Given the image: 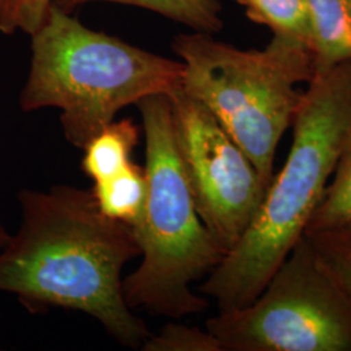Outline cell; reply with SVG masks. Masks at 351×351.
Masks as SVG:
<instances>
[{"label":"cell","mask_w":351,"mask_h":351,"mask_svg":"<svg viewBox=\"0 0 351 351\" xmlns=\"http://www.w3.org/2000/svg\"><path fill=\"white\" fill-rule=\"evenodd\" d=\"M21 226L0 250V291L32 313L81 311L121 345L136 349L150 333L123 293L121 274L141 255L132 226L99 211L91 190L56 185L17 194Z\"/></svg>","instance_id":"cell-1"},{"label":"cell","mask_w":351,"mask_h":351,"mask_svg":"<svg viewBox=\"0 0 351 351\" xmlns=\"http://www.w3.org/2000/svg\"><path fill=\"white\" fill-rule=\"evenodd\" d=\"M293 121L288 159L274 175L258 213L199 293L219 313L250 304L304 236L351 129V60L315 73Z\"/></svg>","instance_id":"cell-2"},{"label":"cell","mask_w":351,"mask_h":351,"mask_svg":"<svg viewBox=\"0 0 351 351\" xmlns=\"http://www.w3.org/2000/svg\"><path fill=\"white\" fill-rule=\"evenodd\" d=\"M30 37L20 107L24 112L60 110L65 139L80 150L123 108L182 86L180 60L90 29L53 4Z\"/></svg>","instance_id":"cell-3"},{"label":"cell","mask_w":351,"mask_h":351,"mask_svg":"<svg viewBox=\"0 0 351 351\" xmlns=\"http://www.w3.org/2000/svg\"><path fill=\"white\" fill-rule=\"evenodd\" d=\"M146 142L147 195L133 226L142 262L123 280L132 310L181 319L210 306L191 284L210 274L226 252L197 213L176 146L169 95H150L137 104Z\"/></svg>","instance_id":"cell-4"},{"label":"cell","mask_w":351,"mask_h":351,"mask_svg":"<svg viewBox=\"0 0 351 351\" xmlns=\"http://www.w3.org/2000/svg\"><path fill=\"white\" fill-rule=\"evenodd\" d=\"M172 50L184 64L182 90L201 101L247 154L268 188L280 141L291 128L315 75L310 49L274 36L263 50H241L213 34H178Z\"/></svg>","instance_id":"cell-5"},{"label":"cell","mask_w":351,"mask_h":351,"mask_svg":"<svg viewBox=\"0 0 351 351\" xmlns=\"http://www.w3.org/2000/svg\"><path fill=\"white\" fill-rule=\"evenodd\" d=\"M206 329L223 351H351V304L303 236L250 304Z\"/></svg>","instance_id":"cell-6"},{"label":"cell","mask_w":351,"mask_h":351,"mask_svg":"<svg viewBox=\"0 0 351 351\" xmlns=\"http://www.w3.org/2000/svg\"><path fill=\"white\" fill-rule=\"evenodd\" d=\"M176 146L197 213L220 247H234L267 186L247 154L201 101L182 88L169 95Z\"/></svg>","instance_id":"cell-7"},{"label":"cell","mask_w":351,"mask_h":351,"mask_svg":"<svg viewBox=\"0 0 351 351\" xmlns=\"http://www.w3.org/2000/svg\"><path fill=\"white\" fill-rule=\"evenodd\" d=\"M315 73L351 60V0H306Z\"/></svg>","instance_id":"cell-8"},{"label":"cell","mask_w":351,"mask_h":351,"mask_svg":"<svg viewBox=\"0 0 351 351\" xmlns=\"http://www.w3.org/2000/svg\"><path fill=\"white\" fill-rule=\"evenodd\" d=\"M139 142V126L132 119L113 120L82 149L81 168L93 182L117 175L132 160Z\"/></svg>","instance_id":"cell-9"},{"label":"cell","mask_w":351,"mask_h":351,"mask_svg":"<svg viewBox=\"0 0 351 351\" xmlns=\"http://www.w3.org/2000/svg\"><path fill=\"white\" fill-rule=\"evenodd\" d=\"M91 194L104 216L133 228L141 219L147 195L145 168L130 163L117 175L93 182Z\"/></svg>","instance_id":"cell-10"},{"label":"cell","mask_w":351,"mask_h":351,"mask_svg":"<svg viewBox=\"0 0 351 351\" xmlns=\"http://www.w3.org/2000/svg\"><path fill=\"white\" fill-rule=\"evenodd\" d=\"M94 1H107L133 5L158 13L165 19L186 26L193 32L213 34L224 25L219 0H52V4L65 12H72Z\"/></svg>","instance_id":"cell-11"},{"label":"cell","mask_w":351,"mask_h":351,"mask_svg":"<svg viewBox=\"0 0 351 351\" xmlns=\"http://www.w3.org/2000/svg\"><path fill=\"white\" fill-rule=\"evenodd\" d=\"M251 21L267 26L274 36L290 38L310 49V24L306 0H234Z\"/></svg>","instance_id":"cell-12"},{"label":"cell","mask_w":351,"mask_h":351,"mask_svg":"<svg viewBox=\"0 0 351 351\" xmlns=\"http://www.w3.org/2000/svg\"><path fill=\"white\" fill-rule=\"evenodd\" d=\"M351 221V129L339 154L332 181L311 216L304 233Z\"/></svg>","instance_id":"cell-13"},{"label":"cell","mask_w":351,"mask_h":351,"mask_svg":"<svg viewBox=\"0 0 351 351\" xmlns=\"http://www.w3.org/2000/svg\"><path fill=\"white\" fill-rule=\"evenodd\" d=\"M304 236L351 304V221Z\"/></svg>","instance_id":"cell-14"},{"label":"cell","mask_w":351,"mask_h":351,"mask_svg":"<svg viewBox=\"0 0 351 351\" xmlns=\"http://www.w3.org/2000/svg\"><path fill=\"white\" fill-rule=\"evenodd\" d=\"M143 351H223L219 339L207 329L171 323L159 335L149 336Z\"/></svg>","instance_id":"cell-15"},{"label":"cell","mask_w":351,"mask_h":351,"mask_svg":"<svg viewBox=\"0 0 351 351\" xmlns=\"http://www.w3.org/2000/svg\"><path fill=\"white\" fill-rule=\"evenodd\" d=\"M52 0H0V33L32 36L45 21Z\"/></svg>","instance_id":"cell-16"},{"label":"cell","mask_w":351,"mask_h":351,"mask_svg":"<svg viewBox=\"0 0 351 351\" xmlns=\"http://www.w3.org/2000/svg\"><path fill=\"white\" fill-rule=\"evenodd\" d=\"M12 237V234H10L4 226H0V250L10 242V239Z\"/></svg>","instance_id":"cell-17"}]
</instances>
